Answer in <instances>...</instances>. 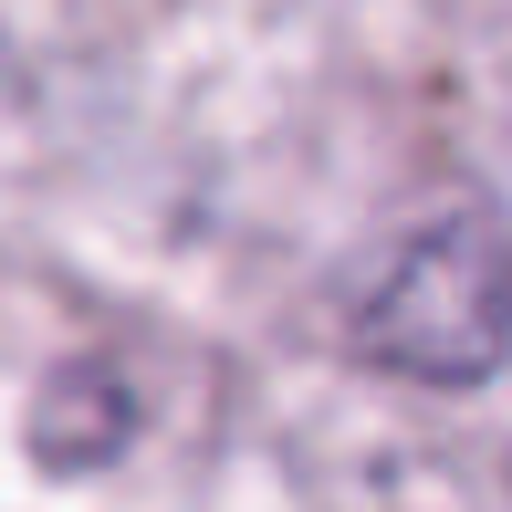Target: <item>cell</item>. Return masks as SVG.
<instances>
[{
    "label": "cell",
    "instance_id": "6da1fadb",
    "mask_svg": "<svg viewBox=\"0 0 512 512\" xmlns=\"http://www.w3.org/2000/svg\"><path fill=\"white\" fill-rule=\"evenodd\" d=\"M356 345L398 377H439V387H481L502 366V241L492 209H450L439 230H418L377 293L356 314Z\"/></svg>",
    "mask_w": 512,
    "mask_h": 512
}]
</instances>
